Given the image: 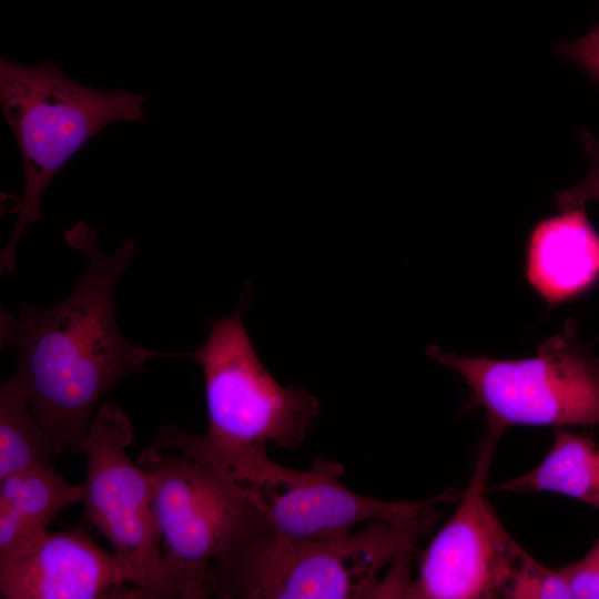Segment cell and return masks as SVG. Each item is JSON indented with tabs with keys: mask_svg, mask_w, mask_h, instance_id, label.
Listing matches in <instances>:
<instances>
[{
	"mask_svg": "<svg viewBox=\"0 0 599 599\" xmlns=\"http://www.w3.org/2000/svg\"><path fill=\"white\" fill-rule=\"evenodd\" d=\"M65 242L88 257V267L61 303L39 308L23 303L17 316L1 311L0 344L19 353L14 377L43 427L54 455L80 454L95 404L124 377L143 372L159 352L122 336L114 314V290L138 243L123 240L101 250L95 230L79 222Z\"/></svg>",
	"mask_w": 599,
	"mask_h": 599,
	"instance_id": "obj_1",
	"label": "cell"
},
{
	"mask_svg": "<svg viewBox=\"0 0 599 599\" xmlns=\"http://www.w3.org/2000/svg\"><path fill=\"white\" fill-rule=\"evenodd\" d=\"M161 356L187 358L201 367L209 424L203 435L163 426L155 438L158 448L181 451L258 490L307 477L308 470L288 469L271 460L266 445L300 446L318 414L319 402L305 389L281 385L266 369L240 307L211 324L201 347Z\"/></svg>",
	"mask_w": 599,
	"mask_h": 599,
	"instance_id": "obj_2",
	"label": "cell"
},
{
	"mask_svg": "<svg viewBox=\"0 0 599 599\" xmlns=\"http://www.w3.org/2000/svg\"><path fill=\"white\" fill-rule=\"evenodd\" d=\"M434 506L409 521L372 520L365 530L334 539L282 541L275 539L267 527L210 569L209 596L223 599L384 598L382 571L408 562L418 539L439 518Z\"/></svg>",
	"mask_w": 599,
	"mask_h": 599,
	"instance_id": "obj_3",
	"label": "cell"
},
{
	"mask_svg": "<svg viewBox=\"0 0 599 599\" xmlns=\"http://www.w3.org/2000/svg\"><path fill=\"white\" fill-rule=\"evenodd\" d=\"M139 465L150 478L162 547L153 599L207 598L211 566L268 522L263 493L189 455L158 447L142 451Z\"/></svg>",
	"mask_w": 599,
	"mask_h": 599,
	"instance_id": "obj_4",
	"label": "cell"
},
{
	"mask_svg": "<svg viewBox=\"0 0 599 599\" xmlns=\"http://www.w3.org/2000/svg\"><path fill=\"white\" fill-rule=\"evenodd\" d=\"M0 98L23 161L24 191L13 232L0 254L1 273L16 266L27 226L41 219L42 197L61 167L89 140L116 121L145 122L148 98L125 89L99 91L68 78L52 63L0 60Z\"/></svg>",
	"mask_w": 599,
	"mask_h": 599,
	"instance_id": "obj_5",
	"label": "cell"
},
{
	"mask_svg": "<svg viewBox=\"0 0 599 599\" xmlns=\"http://www.w3.org/2000/svg\"><path fill=\"white\" fill-rule=\"evenodd\" d=\"M425 353L465 379L489 426H599V357L571 321L532 357H466L436 345Z\"/></svg>",
	"mask_w": 599,
	"mask_h": 599,
	"instance_id": "obj_6",
	"label": "cell"
},
{
	"mask_svg": "<svg viewBox=\"0 0 599 599\" xmlns=\"http://www.w3.org/2000/svg\"><path fill=\"white\" fill-rule=\"evenodd\" d=\"M132 440L128 415L113 403L100 406L82 450L87 457L82 504L111 544L134 599H153L162 566L161 537L148 473L126 454Z\"/></svg>",
	"mask_w": 599,
	"mask_h": 599,
	"instance_id": "obj_7",
	"label": "cell"
},
{
	"mask_svg": "<svg viewBox=\"0 0 599 599\" xmlns=\"http://www.w3.org/2000/svg\"><path fill=\"white\" fill-rule=\"evenodd\" d=\"M502 433L489 426L458 507L420 556L408 598H508L531 558L509 535L485 496L494 449Z\"/></svg>",
	"mask_w": 599,
	"mask_h": 599,
	"instance_id": "obj_8",
	"label": "cell"
},
{
	"mask_svg": "<svg viewBox=\"0 0 599 599\" xmlns=\"http://www.w3.org/2000/svg\"><path fill=\"white\" fill-rule=\"evenodd\" d=\"M343 473L341 464L316 457L304 480L261 490L272 536L282 541L341 538L362 521L405 522L430 506L458 498L445 493L417 501L377 500L343 486L338 480Z\"/></svg>",
	"mask_w": 599,
	"mask_h": 599,
	"instance_id": "obj_9",
	"label": "cell"
},
{
	"mask_svg": "<svg viewBox=\"0 0 599 599\" xmlns=\"http://www.w3.org/2000/svg\"><path fill=\"white\" fill-rule=\"evenodd\" d=\"M114 552L80 530L49 532L32 550L0 558L6 599H130Z\"/></svg>",
	"mask_w": 599,
	"mask_h": 599,
	"instance_id": "obj_10",
	"label": "cell"
},
{
	"mask_svg": "<svg viewBox=\"0 0 599 599\" xmlns=\"http://www.w3.org/2000/svg\"><path fill=\"white\" fill-rule=\"evenodd\" d=\"M531 230L525 274L548 304L576 298L599 281V233L585 206L560 211Z\"/></svg>",
	"mask_w": 599,
	"mask_h": 599,
	"instance_id": "obj_11",
	"label": "cell"
},
{
	"mask_svg": "<svg viewBox=\"0 0 599 599\" xmlns=\"http://www.w3.org/2000/svg\"><path fill=\"white\" fill-rule=\"evenodd\" d=\"M82 486L72 485L52 467L0 480V558L32 550L67 506L82 502Z\"/></svg>",
	"mask_w": 599,
	"mask_h": 599,
	"instance_id": "obj_12",
	"label": "cell"
},
{
	"mask_svg": "<svg viewBox=\"0 0 599 599\" xmlns=\"http://www.w3.org/2000/svg\"><path fill=\"white\" fill-rule=\"evenodd\" d=\"M494 489L554 491L599 510V444L586 432L556 430L551 448L536 468Z\"/></svg>",
	"mask_w": 599,
	"mask_h": 599,
	"instance_id": "obj_13",
	"label": "cell"
},
{
	"mask_svg": "<svg viewBox=\"0 0 599 599\" xmlns=\"http://www.w3.org/2000/svg\"><path fill=\"white\" fill-rule=\"evenodd\" d=\"M50 440L32 413L21 383L12 376L0 387V480L51 467Z\"/></svg>",
	"mask_w": 599,
	"mask_h": 599,
	"instance_id": "obj_14",
	"label": "cell"
},
{
	"mask_svg": "<svg viewBox=\"0 0 599 599\" xmlns=\"http://www.w3.org/2000/svg\"><path fill=\"white\" fill-rule=\"evenodd\" d=\"M511 599H571V588L565 566L547 568L532 557L517 576Z\"/></svg>",
	"mask_w": 599,
	"mask_h": 599,
	"instance_id": "obj_15",
	"label": "cell"
},
{
	"mask_svg": "<svg viewBox=\"0 0 599 599\" xmlns=\"http://www.w3.org/2000/svg\"><path fill=\"white\" fill-rule=\"evenodd\" d=\"M579 141L589 155L590 170L580 183L556 195L560 211L582 207L588 201H599V140L587 129H580Z\"/></svg>",
	"mask_w": 599,
	"mask_h": 599,
	"instance_id": "obj_16",
	"label": "cell"
},
{
	"mask_svg": "<svg viewBox=\"0 0 599 599\" xmlns=\"http://www.w3.org/2000/svg\"><path fill=\"white\" fill-rule=\"evenodd\" d=\"M565 569L572 598L599 599V537L583 558Z\"/></svg>",
	"mask_w": 599,
	"mask_h": 599,
	"instance_id": "obj_17",
	"label": "cell"
},
{
	"mask_svg": "<svg viewBox=\"0 0 599 599\" xmlns=\"http://www.w3.org/2000/svg\"><path fill=\"white\" fill-rule=\"evenodd\" d=\"M590 77L599 83V57L588 61L582 65Z\"/></svg>",
	"mask_w": 599,
	"mask_h": 599,
	"instance_id": "obj_18",
	"label": "cell"
}]
</instances>
